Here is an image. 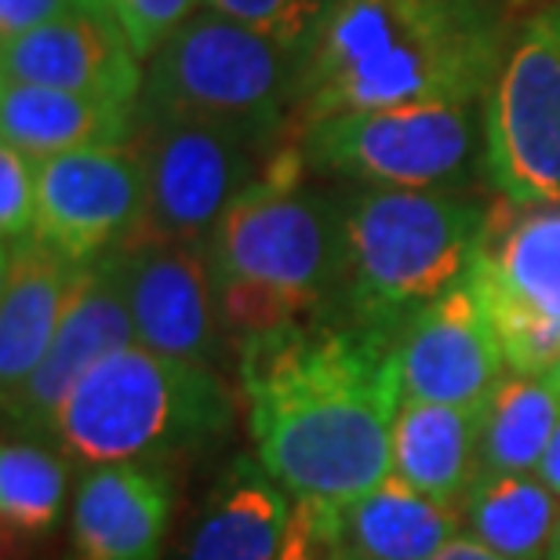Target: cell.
I'll use <instances>...</instances> for the list:
<instances>
[{
    "instance_id": "1",
    "label": "cell",
    "mask_w": 560,
    "mask_h": 560,
    "mask_svg": "<svg viewBox=\"0 0 560 560\" xmlns=\"http://www.w3.org/2000/svg\"><path fill=\"white\" fill-rule=\"evenodd\" d=\"M255 458L295 502L339 506L389 477L400 411L394 339L295 324L237 346Z\"/></svg>"
},
{
    "instance_id": "2",
    "label": "cell",
    "mask_w": 560,
    "mask_h": 560,
    "mask_svg": "<svg viewBox=\"0 0 560 560\" xmlns=\"http://www.w3.org/2000/svg\"><path fill=\"white\" fill-rule=\"evenodd\" d=\"M513 0H335L302 62L295 125L419 103H485L521 22Z\"/></svg>"
},
{
    "instance_id": "3",
    "label": "cell",
    "mask_w": 560,
    "mask_h": 560,
    "mask_svg": "<svg viewBox=\"0 0 560 560\" xmlns=\"http://www.w3.org/2000/svg\"><path fill=\"white\" fill-rule=\"evenodd\" d=\"M306 172L299 139H288L208 237L222 328L233 346L295 324L339 320L346 189L306 186Z\"/></svg>"
},
{
    "instance_id": "4",
    "label": "cell",
    "mask_w": 560,
    "mask_h": 560,
    "mask_svg": "<svg viewBox=\"0 0 560 560\" xmlns=\"http://www.w3.org/2000/svg\"><path fill=\"white\" fill-rule=\"evenodd\" d=\"M488 205L458 189L346 186V280L339 320L397 339L400 328L466 284Z\"/></svg>"
},
{
    "instance_id": "5",
    "label": "cell",
    "mask_w": 560,
    "mask_h": 560,
    "mask_svg": "<svg viewBox=\"0 0 560 560\" xmlns=\"http://www.w3.org/2000/svg\"><path fill=\"white\" fill-rule=\"evenodd\" d=\"M233 394L215 368L125 346L81 378L51 441L73 466H164L233 430Z\"/></svg>"
},
{
    "instance_id": "6",
    "label": "cell",
    "mask_w": 560,
    "mask_h": 560,
    "mask_svg": "<svg viewBox=\"0 0 560 560\" xmlns=\"http://www.w3.org/2000/svg\"><path fill=\"white\" fill-rule=\"evenodd\" d=\"M302 62L306 55L266 33L200 8L145 59L139 128L167 117L215 120L273 153L299 131Z\"/></svg>"
},
{
    "instance_id": "7",
    "label": "cell",
    "mask_w": 560,
    "mask_h": 560,
    "mask_svg": "<svg viewBox=\"0 0 560 560\" xmlns=\"http://www.w3.org/2000/svg\"><path fill=\"white\" fill-rule=\"evenodd\" d=\"M306 167L364 189H458L485 178V103L346 109L295 131Z\"/></svg>"
},
{
    "instance_id": "8",
    "label": "cell",
    "mask_w": 560,
    "mask_h": 560,
    "mask_svg": "<svg viewBox=\"0 0 560 560\" xmlns=\"http://www.w3.org/2000/svg\"><path fill=\"white\" fill-rule=\"evenodd\" d=\"M469 288L477 291L513 375L560 364V205H488Z\"/></svg>"
},
{
    "instance_id": "9",
    "label": "cell",
    "mask_w": 560,
    "mask_h": 560,
    "mask_svg": "<svg viewBox=\"0 0 560 560\" xmlns=\"http://www.w3.org/2000/svg\"><path fill=\"white\" fill-rule=\"evenodd\" d=\"M485 178L495 197L524 208L560 205V8L517 26L485 98Z\"/></svg>"
},
{
    "instance_id": "10",
    "label": "cell",
    "mask_w": 560,
    "mask_h": 560,
    "mask_svg": "<svg viewBox=\"0 0 560 560\" xmlns=\"http://www.w3.org/2000/svg\"><path fill=\"white\" fill-rule=\"evenodd\" d=\"M150 178V237L208 244L237 197L262 175L270 153L215 120L167 117L139 128Z\"/></svg>"
},
{
    "instance_id": "11",
    "label": "cell",
    "mask_w": 560,
    "mask_h": 560,
    "mask_svg": "<svg viewBox=\"0 0 560 560\" xmlns=\"http://www.w3.org/2000/svg\"><path fill=\"white\" fill-rule=\"evenodd\" d=\"M40 241L92 266L142 237L150 211L145 156L136 145L77 150L37 161Z\"/></svg>"
},
{
    "instance_id": "12",
    "label": "cell",
    "mask_w": 560,
    "mask_h": 560,
    "mask_svg": "<svg viewBox=\"0 0 560 560\" xmlns=\"http://www.w3.org/2000/svg\"><path fill=\"white\" fill-rule=\"evenodd\" d=\"M136 339L150 353L215 368L226 353V328L208 266V244L142 233L117 252Z\"/></svg>"
},
{
    "instance_id": "13",
    "label": "cell",
    "mask_w": 560,
    "mask_h": 560,
    "mask_svg": "<svg viewBox=\"0 0 560 560\" xmlns=\"http://www.w3.org/2000/svg\"><path fill=\"white\" fill-rule=\"evenodd\" d=\"M125 346H139V339L125 295V273L114 252L81 270L40 368L15 397L4 400V433L51 436L66 397L81 386V378L95 364H103Z\"/></svg>"
},
{
    "instance_id": "14",
    "label": "cell",
    "mask_w": 560,
    "mask_h": 560,
    "mask_svg": "<svg viewBox=\"0 0 560 560\" xmlns=\"http://www.w3.org/2000/svg\"><path fill=\"white\" fill-rule=\"evenodd\" d=\"M394 361L400 397L430 405L485 408V400L510 375L499 335L469 280L400 328Z\"/></svg>"
},
{
    "instance_id": "15",
    "label": "cell",
    "mask_w": 560,
    "mask_h": 560,
    "mask_svg": "<svg viewBox=\"0 0 560 560\" xmlns=\"http://www.w3.org/2000/svg\"><path fill=\"white\" fill-rule=\"evenodd\" d=\"M0 81L66 88L139 109L145 62L109 8H95L0 40Z\"/></svg>"
},
{
    "instance_id": "16",
    "label": "cell",
    "mask_w": 560,
    "mask_h": 560,
    "mask_svg": "<svg viewBox=\"0 0 560 560\" xmlns=\"http://www.w3.org/2000/svg\"><path fill=\"white\" fill-rule=\"evenodd\" d=\"M175 485L164 466H95L73 491L70 560H161Z\"/></svg>"
},
{
    "instance_id": "17",
    "label": "cell",
    "mask_w": 560,
    "mask_h": 560,
    "mask_svg": "<svg viewBox=\"0 0 560 560\" xmlns=\"http://www.w3.org/2000/svg\"><path fill=\"white\" fill-rule=\"evenodd\" d=\"M313 521L324 560H430L466 532L463 510L422 495L394 474L350 502L313 506Z\"/></svg>"
},
{
    "instance_id": "18",
    "label": "cell",
    "mask_w": 560,
    "mask_h": 560,
    "mask_svg": "<svg viewBox=\"0 0 560 560\" xmlns=\"http://www.w3.org/2000/svg\"><path fill=\"white\" fill-rule=\"evenodd\" d=\"M84 266L33 237L0 248V394L15 397L37 372Z\"/></svg>"
},
{
    "instance_id": "19",
    "label": "cell",
    "mask_w": 560,
    "mask_h": 560,
    "mask_svg": "<svg viewBox=\"0 0 560 560\" xmlns=\"http://www.w3.org/2000/svg\"><path fill=\"white\" fill-rule=\"evenodd\" d=\"M295 499L259 458L237 455L197 510L183 560H280Z\"/></svg>"
},
{
    "instance_id": "20",
    "label": "cell",
    "mask_w": 560,
    "mask_h": 560,
    "mask_svg": "<svg viewBox=\"0 0 560 560\" xmlns=\"http://www.w3.org/2000/svg\"><path fill=\"white\" fill-rule=\"evenodd\" d=\"M0 139L33 161L139 142V109L40 84L0 81Z\"/></svg>"
},
{
    "instance_id": "21",
    "label": "cell",
    "mask_w": 560,
    "mask_h": 560,
    "mask_svg": "<svg viewBox=\"0 0 560 560\" xmlns=\"http://www.w3.org/2000/svg\"><path fill=\"white\" fill-rule=\"evenodd\" d=\"M389 474L444 506L463 510L480 480V408L400 400Z\"/></svg>"
},
{
    "instance_id": "22",
    "label": "cell",
    "mask_w": 560,
    "mask_h": 560,
    "mask_svg": "<svg viewBox=\"0 0 560 560\" xmlns=\"http://www.w3.org/2000/svg\"><path fill=\"white\" fill-rule=\"evenodd\" d=\"M70 455L51 436L4 433L0 447V528L4 553L48 542L70 499Z\"/></svg>"
},
{
    "instance_id": "23",
    "label": "cell",
    "mask_w": 560,
    "mask_h": 560,
    "mask_svg": "<svg viewBox=\"0 0 560 560\" xmlns=\"http://www.w3.org/2000/svg\"><path fill=\"white\" fill-rule=\"evenodd\" d=\"M560 419L550 375H506L480 408V474L539 477Z\"/></svg>"
},
{
    "instance_id": "24",
    "label": "cell",
    "mask_w": 560,
    "mask_h": 560,
    "mask_svg": "<svg viewBox=\"0 0 560 560\" xmlns=\"http://www.w3.org/2000/svg\"><path fill=\"white\" fill-rule=\"evenodd\" d=\"M560 521V495L542 477L480 474L463 502L466 535L510 560H546Z\"/></svg>"
},
{
    "instance_id": "25",
    "label": "cell",
    "mask_w": 560,
    "mask_h": 560,
    "mask_svg": "<svg viewBox=\"0 0 560 560\" xmlns=\"http://www.w3.org/2000/svg\"><path fill=\"white\" fill-rule=\"evenodd\" d=\"M200 8L259 30L291 51L310 55L313 40H317V33L331 15L335 0H200Z\"/></svg>"
},
{
    "instance_id": "26",
    "label": "cell",
    "mask_w": 560,
    "mask_h": 560,
    "mask_svg": "<svg viewBox=\"0 0 560 560\" xmlns=\"http://www.w3.org/2000/svg\"><path fill=\"white\" fill-rule=\"evenodd\" d=\"M40 237L37 161L15 145H0V248Z\"/></svg>"
},
{
    "instance_id": "27",
    "label": "cell",
    "mask_w": 560,
    "mask_h": 560,
    "mask_svg": "<svg viewBox=\"0 0 560 560\" xmlns=\"http://www.w3.org/2000/svg\"><path fill=\"white\" fill-rule=\"evenodd\" d=\"M106 8L145 62L189 15H197L200 0H106Z\"/></svg>"
},
{
    "instance_id": "28",
    "label": "cell",
    "mask_w": 560,
    "mask_h": 560,
    "mask_svg": "<svg viewBox=\"0 0 560 560\" xmlns=\"http://www.w3.org/2000/svg\"><path fill=\"white\" fill-rule=\"evenodd\" d=\"M95 8H106V0H0V40H15L48 22Z\"/></svg>"
},
{
    "instance_id": "29",
    "label": "cell",
    "mask_w": 560,
    "mask_h": 560,
    "mask_svg": "<svg viewBox=\"0 0 560 560\" xmlns=\"http://www.w3.org/2000/svg\"><path fill=\"white\" fill-rule=\"evenodd\" d=\"M280 560H324L320 539H317V521H313L310 502H295L291 528H288V546H284V557Z\"/></svg>"
},
{
    "instance_id": "30",
    "label": "cell",
    "mask_w": 560,
    "mask_h": 560,
    "mask_svg": "<svg viewBox=\"0 0 560 560\" xmlns=\"http://www.w3.org/2000/svg\"><path fill=\"white\" fill-rule=\"evenodd\" d=\"M430 560H510V557H502V553H495L491 546H485V542H477L474 535H455L452 542L447 546H441Z\"/></svg>"
},
{
    "instance_id": "31",
    "label": "cell",
    "mask_w": 560,
    "mask_h": 560,
    "mask_svg": "<svg viewBox=\"0 0 560 560\" xmlns=\"http://www.w3.org/2000/svg\"><path fill=\"white\" fill-rule=\"evenodd\" d=\"M539 477H542L546 488H553L557 495H560V419H557L553 441H550V447H546V458H542V466H539Z\"/></svg>"
},
{
    "instance_id": "32",
    "label": "cell",
    "mask_w": 560,
    "mask_h": 560,
    "mask_svg": "<svg viewBox=\"0 0 560 560\" xmlns=\"http://www.w3.org/2000/svg\"><path fill=\"white\" fill-rule=\"evenodd\" d=\"M546 560H560V521H557V532H553V542H550V553Z\"/></svg>"
},
{
    "instance_id": "33",
    "label": "cell",
    "mask_w": 560,
    "mask_h": 560,
    "mask_svg": "<svg viewBox=\"0 0 560 560\" xmlns=\"http://www.w3.org/2000/svg\"><path fill=\"white\" fill-rule=\"evenodd\" d=\"M550 383H553V386H557V389H560V364H557V368H553V375H550Z\"/></svg>"
}]
</instances>
